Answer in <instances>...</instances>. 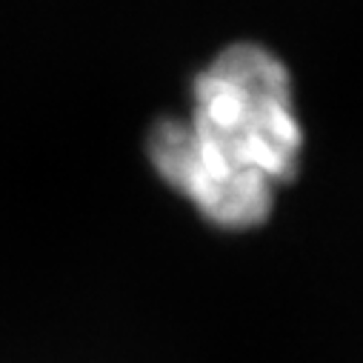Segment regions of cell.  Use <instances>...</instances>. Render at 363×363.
Returning <instances> with one entry per match:
<instances>
[{
    "mask_svg": "<svg viewBox=\"0 0 363 363\" xmlns=\"http://www.w3.org/2000/svg\"><path fill=\"white\" fill-rule=\"evenodd\" d=\"M149 160L220 229H252L301 166L303 132L286 66L257 43L223 49L192 83L186 118L152 126Z\"/></svg>",
    "mask_w": 363,
    "mask_h": 363,
    "instance_id": "1",
    "label": "cell"
}]
</instances>
